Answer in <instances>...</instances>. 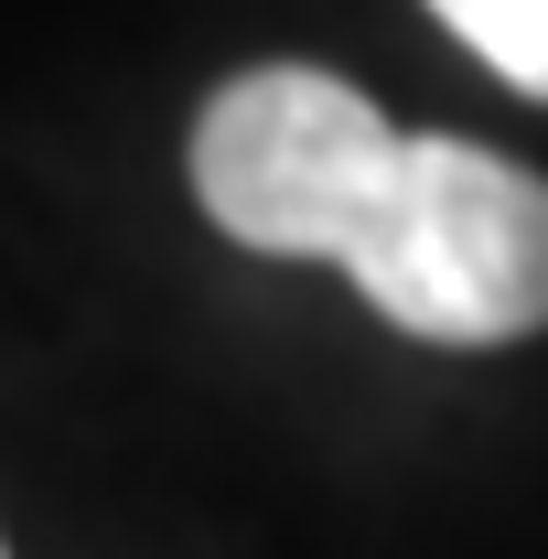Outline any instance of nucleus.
<instances>
[{"label":"nucleus","mask_w":548,"mask_h":559,"mask_svg":"<svg viewBox=\"0 0 548 559\" xmlns=\"http://www.w3.org/2000/svg\"><path fill=\"white\" fill-rule=\"evenodd\" d=\"M344 280L430 345H505L548 323V183L474 140H409Z\"/></svg>","instance_id":"1"},{"label":"nucleus","mask_w":548,"mask_h":559,"mask_svg":"<svg viewBox=\"0 0 548 559\" xmlns=\"http://www.w3.org/2000/svg\"><path fill=\"white\" fill-rule=\"evenodd\" d=\"M409 130H388L344 75L323 66H259L226 75L194 119V194L205 215L259 259H334L366 237Z\"/></svg>","instance_id":"2"},{"label":"nucleus","mask_w":548,"mask_h":559,"mask_svg":"<svg viewBox=\"0 0 548 559\" xmlns=\"http://www.w3.org/2000/svg\"><path fill=\"white\" fill-rule=\"evenodd\" d=\"M430 11H441L505 86L548 97V0H430Z\"/></svg>","instance_id":"3"}]
</instances>
